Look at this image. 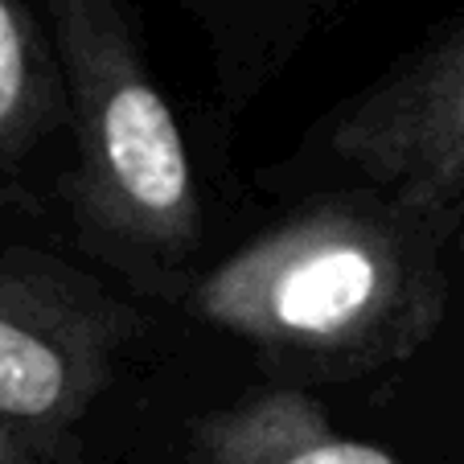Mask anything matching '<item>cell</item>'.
<instances>
[{"label":"cell","instance_id":"2","mask_svg":"<svg viewBox=\"0 0 464 464\" xmlns=\"http://www.w3.org/2000/svg\"><path fill=\"white\" fill-rule=\"evenodd\" d=\"M53 9L79 140L74 210L123 259L181 267L202 222L181 128L103 5L58 0Z\"/></svg>","mask_w":464,"mask_h":464},{"label":"cell","instance_id":"4","mask_svg":"<svg viewBox=\"0 0 464 464\" xmlns=\"http://www.w3.org/2000/svg\"><path fill=\"white\" fill-rule=\"evenodd\" d=\"M329 152L378 198L452 227L464 206V34L358 99Z\"/></svg>","mask_w":464,"mask_h":464},{"label":"cell","instance_id":"3","mask_svg":"<svg viewBox=\"0 0 464 464\" xmlns=\"http://www.w3.org/2000/svg\"><path fill=\"white\" fill-rule=\"evenodd\" d=\"M131 313L50 255H0V423L74 456Z\"/></svg>","mask_w":464,"mask_h":464},{"label":"cell","instance_id":"6","mask_svg":"<svg viewBox=\"0 0 464 464\" xmlns=\"http://www.w3.org/2000/svg\"><path fill=\"white\" fill-rule=\"evenodd\" d=\"M58 103V87L42 66L25 21L9 0H0V169L17 165L45 136Z\"/></svg>","mask_w":464,"mask_h":464},{"label":"cell","instance_id":"5","mask_svg":"<svg viewBox=\"0 0 464 464\" xmlns=\"http://www.w3.org/2000/svg\"><path fill=\"white\" fill-rule=\"evenodd\" d=\"M193 444L198 464H399L386 448L337 431L324 407L300 391H263L206 415Z\"/></svg>","mask_w":464,"mask_h":464},{"label":"cell","instance_id":"1","mask_svg":"<svg viewBox=\"0 0 464 464\" xmlns=\"http://www.w3.org/2000/svg\"><path fill=\"white\" fill-rule=\"evenodd\" d=\"M448 222L378 193L296 210L214 267L193 313L308 374H362L420 353L448 313Z\"/></svg>","mask_w":464,"mask_h":464},{"label":"cell","instance_id":"7","mask_svg":"<svg viewBox=\"0 0 464 464\" xmlns=\"http://www.w3.org/2000/svg\"><path fill=\"white\" fill-rule=\"evenodd\" d=\"M0 464H71V456L9 428V423H0Z\"/></svg>","mask_w":464,"mask_h":464}]
</instances>
